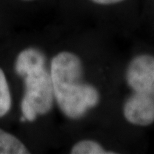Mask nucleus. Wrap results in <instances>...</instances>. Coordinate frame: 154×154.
Segmentation results:
<instances>
[{
	"label": "nucleus",
	"instance_id": "1",
	"mask_svg": "<svg viewBox=\"0 0 154 154\" xmlns=\"http://www.w3.org/2000/svg\"><path fill=\"white\" fill-rule=\"evenodd\" d=\"M49 69L55 103L66 118L81 119L99 105L100 92L96 86L84 81L83 62L76 53L58 52L52 57Z\"/></svg>",
	"mask_w": 154,
	"mask_h": 154
},
{
	"label": "nucleus",
	"instance_id": "2",
	"mask_svg": "<svg viewBox=\"0 0 154 154\" xmlns=\"http://www.w3.org/2000/svg\"><path fill=\"white\" fill-rule=\"evenodd\" d=\"M15 71L24 80V95L21 101L23 118L34 121L53 109L55 100L50 69L45 55L37 48L24 49L15 60Z\"/></svg>",
	"mask_w": 154,
	"mask_h": 154
},
{
	"label": "nucleus",
	"instance_id": "3",
	"mask_svg": "<svg viewBox=\"0 0 154 154\" xmlns=\"http://www.w3.org/2000/svg\"><path fill=\"white\" fill-rule=\"evenodd\" d=\"M125 83L131 92H148L154 86V54L139 53L129 60L125 68Z\"/></svg>",
	"mask_w": 154,
	"mask_h": 154
},
{
	"label": "nucleus",
	"instance_id": "4",
	"mask_svg": "<svg viewBox=\"0 0 154 154\" xmlns=\"http://www.w3.org/2000/svg\"><path fill=\"white\" fill-rule=\"evenodd\" d=\"M122 116L128 124L137 127L154 124V95L130 91L122 104Z\"/></svg>",
	"mask_w": 154,
	"mask_h": 154
},
{
	"label": "nucleus",
	"instance_id": "5",
	"mask_svg": "<svg viewBox=\"0 0 154 154\" xmlns=\"http://www.w3.org/2000/svg\"><path fill=\"white\" fill-rule=\"evenodd\" d=\"M27 147L21 140L0 129V154H28Z\"/></svg>",
	"mask_w": 154,
	"mask_h": 154
},
{
	"label": "nucleus",
	"instance_id": "6",
	"mask_svg": "<svg viewBox=\"0 0 154 154\" xmlns=\"http://www.w3.org/2000/svg\"><path fill=\"white\" fill-rule=\"evenodd\" d=\"M71 154H115V151L107 150L96 140L83 139L76 142L70 149Z\"/></svg>",
	"mask_w": 154,
	"mask_h": 154
},
{
	"label": "nucleus",
	"instance_id": "7",
	"mask_svg": "<svg viewBox=\"0 0 154 154\" xmlns=\"http://www.w3.org/2000/svg\"><path fill=\"white\" fill-rule=\"evenodd\" d=\"M11 108V94L6 76L0 68V118L4 117Z\"/></svg>",
	"mask_w": 154,
	"mask_h": 154
},
{
	"label": "nucleus",
	"instance_id": "8",
	"mask_svg": "<svg viewBox=\"0 0 154 154\" xmlns=\"http://www.w3.org/2000/svg\"><path fill=\"white\" fill-rule=\"evenodd\" d=\"M92 3L100 6H115L129 1V0H90Z\"/></svg>",
	"mask_w": 154,
	"mask_h": 154
},
{
	"label": "nucleus",
	"instance_id": "9",
	"mask_svg": "<svg viewBox=\"0 0 154 154\" xmlns=\"http://www.w3.org/2000/svg\"><path fill=\"white\" fill-rule=\"evenodd\" d=\"M22 1H33V0H22Z\"/></svg>",
	"mask_w": 154,
	"mask_h": 154
},
{
	"label": "nucleus",
	"instance_id": "10",
	"mask_svg": "<svg viewBox=\"0 0 154 154\" xmlns=\"http://www.w3.org/2000/svg\"><path fill=\"white\" fill-rule=\"evenodd\" d=\"M152 94L154 95V86H153V90H152Z\"/></svg>",
	"mask_w": 154,
	"mask_h": 154
}]
</instances>
